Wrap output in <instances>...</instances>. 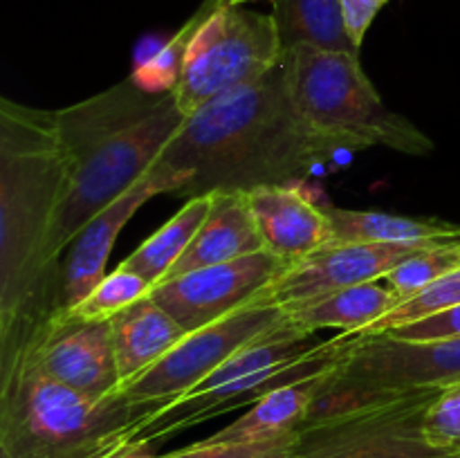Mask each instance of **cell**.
Wrapping results in <instances>:
<instances>
[{"label":"cell","instance_id":"1","mask_svg":"<svg viewBox=\"0 0 460 458\" xmlns=\"http://www.w3.org/2000/svg\"><path fill=\"white\" fill-rule=\"evenodd\" d=\"M70 184L54 110L0 99V353L61 308L54 232Z\"/></svg>","mask_w":460,"mask_h":458},{"label":"cell","instance_id":"2","mask_svg":"<svg viewBox=\"0 0 460 458\" xmlns=\"http://www.w3.org/2000/svg\"><path fill=\"white\" fill-rule=\"evenodd\" d=\"M340 151L296 115L279 66L198 108L157 162L184 175L180 196L193 198L292 184L323 169Z\"/></svg>","mask_w":460,"mask_h":458},{"label":"cell","instance_id":"3","mask_svg":"<svg viewBox=\"0 0 460 458\" xmlns=\"http://www.w3.org/2000/svg\"><path fill=\"white\" fill-rule=\"evenodd\" d=\"M54 115L70 166L52 245L61 260L88 220L157 164L187 117L173 90H151L135 76Z\"/></svg>","mask_w":460,"mask_h":458},{"label":"cell","instance_id":"4","mask_svg":"<svg viewBox=\"0 0 460 458\" xmlns=\"http://www.w3.org/2000/svg\"><path fill=\"white\" fill-rule=\"evenodd\" d=\"M164 407L119 391L85 398L49 380L25 346L0 353V458H115Z\"/></svg>","mask_w":460,"mask_h":458},{"label":"cell","instance_id":"5","mask_svg":"<svg viewBox=\"0 0 460 458\" xmlns=\"http://www.w3.org/2000/svg\"><path fill=\"white\" fill-rule=\"evenodd\" d=\"M281 66L296 115L344 151L382 146L416 157L434 151L429 135L385 106L359 54L296 45Z\"/></svg>","mask_w":460,"mask_h":458},{"label":"cell","instance_id":"6","mask_svg":"<svg viewBox=\"0 0 460 458\" xmlns=\"http://www.w3.org/2000/svg\"><path fill=\"white\" fill-rule=\"evenodd\" d=\"M454 382H460V337L355 335L349 353L323 380L301 431Z\"/></svg>","mask_w":460,"mask_h":458},{"label":"cell","instance_id":"7","mask_svg":"<svg viewBox=\"0 0 460 458\" xmlns=\"http://www.w3.org/2000/svg\"><path fill=\"white\" fill-rule=\"evenodd\" d=\"M247 3L250 0H214L193 36L173 88L184 117L283 63L286 49L272 12H256Z\"/></svg>","mask_w":460,"mask_h":458},{"label":"cell","instance_id":"8","mask_svg":"<svg viewBox=\"0 0 460 458\" xmlns=\"http://www.w3.org/2000/svg\"><path fill=\"white\" fill-rule=\"evenodd\" d=\"M286 319V310L279 305L252 301L229 317L187 332V337L169 355H164L137 380L121 386L119 393L137 402L162 400L171 404L202 384L238 350L268 335Z\"/></svg>","mask_w":460,"mask_h":458},{"label":"cell","instance_id":"9","mask_svg":"<svg viewBox=\"0 0 460 458\" xmlns=\"http://www.w3.org/2000/svg\"><path fill=\"white\" fill-rule=\"evenodd\" d=\"M355 335L341 332V335L326 339V344H322L317 350L296 359V362L261 368V371H252L247 375L236 377V380L223 382V384L189 391L182 398L173 400L169 407L157 411L139 429L133 447H151L155 443H164V440L173 438V436L182 434L191 427H198L200 422L211 420V418H218L223 413L234 411V409L252 407L281 386L332 371L349 353Z\"/></svg>","mask_w":460,"mask_h":458},{"label":"cell","instance_id":"10","mask_svg":"<svg viewBox=\"0 0 460 458\" xmlns=\"http://www.w3.org/2000/svg\"><path fill=\"white\" fill-rule=\"evenodd\" d=\"M440 389L398 400L299 431L296 458H434L445 456L422 436V416Z\"/></svg>","mask_w":460,"mask_h":458},{"label":"cell","instance_id":"11","mask_svg":"<svg viewBox=\"0 0 460 458\" xmlns=\"http://www.w3.org/2000/svg\"><path fill=\"white\" fill-rule=\"evenodd\" d=\"M21 346L49 380L85 398L106 400L119 391L111 319H85L58 308Z\"/></svg>","mask_w":460,"mask_h":458},{"label":"cell","instance_id":"12","mask_svg":"<svg viewBox=\"0 0 460 458\" xmlns=\"http://www.w3.org/2000/svg\"><path fill=\"white\" fill-rule=\"evenodd\" d=\"M443 242H344L332 241L283 269L252 301L295 310L308 301L350 286L382 281L402 260Z\"/></svg>","mask_w":460,"mask_h":458},{"label":"cell","instance_id":"13","mask_svg":"<svg viewBox=\"0 0 460 458\" xmlns=\"http://www.w3.org/2000/svg\"><path fill=\"white\" fill-rule=\"evenodd\" d=\"M286 268L281 259L261 250L160 283L153 287L151 296L184 330L193 332L252 304V299L281 277Z\"/></svg>","mask_w":460,"mask_h":458},{"label":"cell","instance_id":"14","mask_svg":"<svg viewBox=\"0 0 460 458\" xmlns=\"http://www.w3.org/2000/svg\"><path fill=\"white\" fill-rule=\"evenodd\" d=\"M184 184V175L157 162L139 182L88 220V225L70 242L66 260L61 263V308L79 304L106 277L108 256L135 211L160 193H182Z\"/></svg>","mask_w":460,"mask_h":458},{"label":"cell","instance_id":"15","mask_svg":"<svg viewBox=\"0 0 460 458\" xmlns=\"http://www.w3.org/2000/svg\"><path fill=\"white\" fill-rule=\"evenodd\" d=\"M263 250L290 265L335 241L328 211L292 184H263L247 191Z\"/></svg>","mask_w":460,"mask_h":458},{"label":"cell","instance_id":"16","mask_svg":"<svg viewBox=\"0 0 460 458\" xmlns=\"http://www.w3.org/2000/svg\"><path fill=\"white\" fill-rule=\"evenodd\" d=\"M263 250L254 216H252L247 191H214L211 207L207 211L205 223L200 225L178 263L171 268L164 281L193 272V269L211 268V265L229 263L243 256L256 254Z\"/></svg>","mask_w":460,"mask_h":458},{"label":"cell","instance_id":"17","mask_svg":"<svg viewBox=\"0 0 460 458\" xmlns=\"http://www.w3.org/2000/svg\"><path fill=\"white\" fill-rule=\"evenodd\" d=\"M111 323L121 386L155 366L187 337V330L151 295L121 310Z\"/></svg>","mask_w":460,"mask_h":458},{"label":"cell","instance_id":"18","mask_svg":"<svg viewBox=\"0 0 460 458\" xmlns=\"http://www.w3.org/2000/svg\"><path fill=\"white\" fill-rule=\"evenodd\" d=\"M332 371L319 373V375L305 377V380L292 382V384L272 391L259 402L252 404L232 425L223 427L207 440L211 443H247V440H272L299 434L323 380Z\"/></svg>","mask_w":460,"mask_h":458},{"label":"cell","instance_id":"19","mask_svg":"<svg viewBox=\"0 0 460 458\" xmlns=\"http://www.w3.org/2000/svg\"><path fill=\"white\" fill-rule=\"evenodd\" d=\"M395 305H398V299L389 290V286L385 281H371L323 295L299 308L288 310L286 314L292 323L308 332L340 328L341 332L358 335L373 321L391 313Z\"/></svg>","mask_w":460,"mask_h":458},{"label":"cell","instance_id":"20","mask_svg":"<svg viewBox=\"0 0 460 458\" xmlns=\"http://www.w3.org/2000/svg\"><path fill=\"white\" fill-rule=\"evenodd\" d=\"M328 218L335 241L344 242H460V225L440 218H411L385 211L335 209Z\"/></svg>","mask_w":460,"mask_h":458},{"label":"cell","instance_id":"21","mask_svg":"<svg viewBox=\"0 0 460 458\" xmlns=\"http://www.w3.org/2000/svg\"><path fill=\"white\" fill-rule=\"evenodd\" d=\"M272 16L283 49L314 45L335 52L359 54L346 30L341 0H272Z\"/></svg>","mask_w":460,"mask_h":458},{"label":"cell","instance_id":"22","mask_svg":"<svg viewBox=\"0 0 460 458\" xmlns=\"http://www.w3.org/2000/svg\"><path fill=\"white\" fill-rule=\"evenodd\" d=\"M209 207L211 193L189 198L182 209L169 223L162 225L133 254H128L121 260V268L146 278L153 287L160 286L166 274L171 272V268L178 263L180 256L191 245L193 236L198 233L200 225L205 223Z\"/></svg>","mask_w":460,"mask_h":458},{"label":"cell","instance_id":"23","mask_svg":"<svg viewBox=\"0 0 460 458\" xmlns=\"http://www.w3.org/2000/svg\"><path fill=\"white\" fill-rule=\"evenodd\" d=\"M458 265L460 242H443V245L427 247V250L416 251L413 256H409V259L402 260L398 268L391 269L382 281L389 286V290L394 292L400 305L402 301L411 299L418 292L425 290L427 286L438 281L440 277L452 272Z\"/></svg>","mask_w":460,"mask_h":458},{"label":"cell","instance_id":"24","mask_svg":"<svg viewBox=\"0 0 460 458\" xmlns=\"http://www.w3.org/2000/svg\"><path fill=\"white\" fill-rule=\"evenodd\" d=\"M458 305H460V265L458 268H454L452 272L445 274V277H440L438 281L431 283V286H427L422 292H418L416 296H411V299L395 305L391 313H386L385 317L373 321L371 326L364 328V330L358 332V335L359 337L385 335V332L394 330V328L398 326H404V323L420 321V319L445 313V310L458 308Z\"/></svg>","mask_w":460,"mask_h":458},{"label":"cell","instance_id":"25","mask_svg":"<svg viewBox=\"0 0 460 458\" xmlns=\"http://www.w3.org/2000/svg\"><path fill=\"white\" fill-rule=\"evenodd\" d=\"M151 292L153 286L146 278L117 265L115 272L106 274L85 299L67 310L85 319H112Z\"/></svg>","mask_w":460,"mask_h":458},{"label":"cell","instance_id":"26","mask_svg":"<svg viewBox=\"0 0 460 458\" xmlns=\"http://www.w3.org/2000/svg\"><path fill=\"white\" fill-rule=\"evenodd\" d=\"M214 7V0H205V3L198 7V12L180 27L178 34L173 39L166 40L162 45V49L157 54H153L137 72H135V79L142 85L151 90H173L175 84L180 79V72H182L184 57L189 52V45H191L193 36L200 30L202 21L207 18V13Z\"/></svg>","mask_w":460,"mask_h":458},{"label":"cell","instance_id":"27","mask_svg":"<svg viewBox=\"0 0 460 458\" xmlns=\"http://www.w3.org/2000/svg\"><path fill=\"white\" fill-rule=\"evenodd\" d=\"M299 434L272 440H247V443H200L187 445L175 452L162 454L160 458H296Z\"/></svg>","mask_w":460,"mask_h":458},{"label":"cell","instance_id":"28","mask_svg":"<svg viewBox=\"0 0 460 458\" xmlns=\"http://www.w3.org/2000/svg\"><path fill=\"white\" fill-rule=\"evenodd\" d=\"M422 436L440 454L460 449V382L443 386L422 416Z\"/></svg>","mask_w":460,"mask_h":458},{"label":"cell","instance_id":"29","mask_svg":"<svg viewBox=\"0 0 460 458\" xmlns=\"http://www.w3.org/2000/svg\"><path fill=\"white\" fill-rule=\"evenodd\" d=\"M385 335L400 337V339H438V337H460V305L445 310V313L431 314L420 321L404 323L394 328Z\"/></svg>","mask_w":460,"mask_h":458},{"label":"cell","instance_id":"30","mask_svg":"<svg viewBox=\"0 0 460 458\" xmlns=\"http://www.w3.org/2000/svg\"><path fill=\"white\" fill-rule=\"evenodd\" d=\"M389 0H341V12H344L346 30H349L353 43L362 49L364 36H367L368 27L376 21L377 13Z\"/></svg>","mask_w":460,"mask_h":458},{"label":"cell","instance_id":"31","mask_svg":"<svg viewBox=\"0 0 460 458\" xmlns=\"http://www.w3.org/2000/svg\"><path fill=\"white\" fill-rule=\"evenodd\" d=\"M115 458H160V456H153V454L148 452V447H128L121 454H117Z\"/></svg>","mask_w":460,"mask_h":458},{"label":"cell","instance_id":"32","mask_svg":"<svg viewBox=\"0 0 460 458\" xmlns=\"http://www.w3.org/2000/svg\"><path fill=\"white\" fill-rule=\"evenodd\" d=\"M434 458H456V456H452V454H445V456H434Z\"/></svg>","mask_w":460,"mask_h":458},{"label":"cell","instance_id":"33","mask_svg":"<svg viewBox=\"0 0 460 458\" xmlns=\"http://www.w3.org/2000/svg\"><path fill=\"white\" fill-rule=\"evenodd\" d=\"M452 456H456V458H460V449H458V452H456V454H452Z\"/></svg>","mask_w":460,"mask_h":458}]
</instances>
